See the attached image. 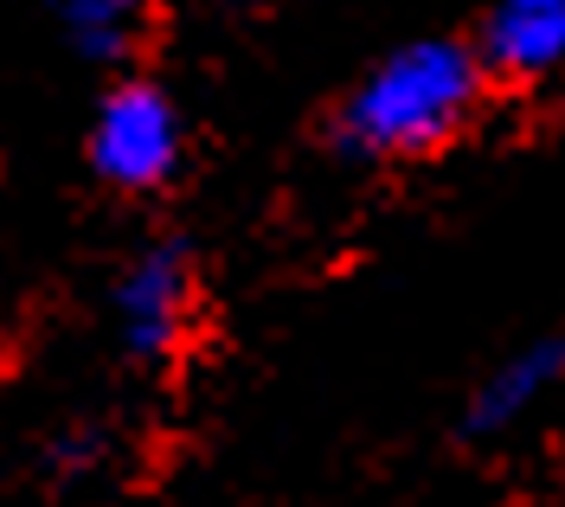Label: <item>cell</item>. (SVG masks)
Listing matches in <instances>:
<instances>
[{"label": "cell", "instance_id": "6da1fadb", "mask_svg": "<svg viewBox=\"0 0 565 507\" xmlns=\"http://www.w3.org/2000/svg\"><path fill=\"white\" fill-rule=\"evenodd\" d=\"M482 97V58L462 39H412L386 52L334 109V148L353 161H418L462 136Z\"/></svg>", "mask_w": 565, "mask_h": 507}, {"label": "cell", "instance_id": "7a4b0ae2", "mask_svg": "<svg viewBox=\"0 0 565 507\" xmlns=\"http://www.w3.org/2000/svg\"><path fill=\"white\" fill-rule=\"evenodd\" d=\"M84 161L109 193H129V199L174 186L180 168H186V116H180L174 90L141 72L116 77L90 109Z\"/></svg>", "mask_w": 565, "mask_h": 507}, {"label": "cell", "instance_id": "3957f363", "mask_svg": "<svg viewBox=\"0 0 565 507\" xmlns=\"http://www.w3.org/2000/svg\"><path fill=\"white\" fill-rule=\"evenodd\" d=\"M200 263L186 238H148L109 283V327L136 366H168L193 334Z\"/></svg>", "mask_w": 565, "mask_h": 507}, {"label": "cell", "instance_id": "277c9868", "mask_svg": "<svg viewBox=\"0 0 565 507\" xmlns=\"http://www.w3.org/2000/svg\"><path fill=\"white\" fill-rule=\"evenodd\" d=\"M482 77L553 84L565 77V0H494L476 33Z\"/></svg>", "mask_w": 565, "mask_h": 507}, {"label": "cell", "instance_id": "5b68a950", "mask_svg": "<svg viewBox=\"0 0 565 507\" xmlns=\"http://www.w3.org/2000/svg\"><path fill=\"white\" fill-rule=\"evenodd\" d=\"M559 379H565V341L559 334H553V341H527L521 354H508V360L476 386V399H469V411H462V431L469 436L514 431Z\"/></svg>", "mask_w": 565, "mask_h": 507}, {"label": "cell", "instance_id": "8992f818", "mask_svg": "<svg viewBox=\"0 0 565 507\" xmlns=\"http://www.w3.org/2000/svg\"><path fill=\"white\" fill-rule=\"evenodd\" d=\"M52 20L84 65H129L148 33V0H52Z\"/></svg>", "mask_w": 565, "mask_h": 507}, {"label": "cell", "instance_id": "52a82bcc", "mask_svg": "<svg viewBox=\"0 0 565 507\" xmlns=\"http://www.w3.org/2000/svg\"><path fill=\"white\" fill-rule=\"evenodd\" d=\"M104 456H109V436L97 424H65V431H52V443H45V470L65 475V482L104 470Z\"/></svg>", "mask_w": 565, "mask_h": 507}]
</instances>
